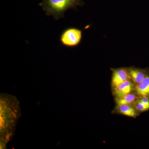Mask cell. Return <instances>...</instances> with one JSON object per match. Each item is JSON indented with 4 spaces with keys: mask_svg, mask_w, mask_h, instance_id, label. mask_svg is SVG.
Listing matches in <instances>:
<instances>
[{
    "mask_svg": "<svg viewBox=\"0 0 149 149\" xmlns=\"http://www.w3.org/2000/svg\"><path fill=\"white\" fill-rule=\"evenodd\" d=\"M135 84L130 79L125 81L113 89L116 99L120 98L135 90Z\"/></svg>",
    "mask_w": 149,
    "mask_h": 149,
    "instance_id": "5",
    "label": "cell"
},
{
    "mask_svg": "<svg viewBox=\"0 0 149 149\" xmlns=\"http://www.w3.org/2000/svg\"><path fill=\"white\" fill-rule=\"evenodd\" d=\"M127 69L130 80L133 81L135 85L141 83L148 73L146 70L135 67L129 68Z\"/></svg>",
    "mask_w": 149,
    "mask_h": 149,
    "instance_id": "6",
    "label": "cell"
},
{
    "mask_svg": "<svg viewBox=\"0 0 149 149\" xmlns=\"http://www.w3.org/2000/svg\"><path fill=\"white\" fill-rule=\"evenodd\" d=\"M85 5L83 0H43L39 4L47 16L53 17L56 20L65 17L64 14L69 9L77 10V6Z\"/></svg>",
    "mask_w": 149,
    "mask_h": 149,
    "instance_id": "2",
    "label": "cell"
},
{
    "mask_svg": "<svg viewBox=\"0 0 149 149\" xmlns=\"http://www.w3.org/2000/svg\"><path fill=\"white\" fill-rule=\"evenodd\" d=\"M133 106L138 111H145L149 109V107L142 102L139 99L134 103Z\"/></svg>",
    "mask_w": 149,
    "mask_h": 149,
    "instance_id": "10",
    "label": "cell"
},
{
    "mask_svg": "<svg viewBox=\"0 0 149 149\" xmlns=\"http://www.w3.org/2000/svg\"><path fill=\"white\" fill-rule=\"evenodd\" d=\"M136 94L140 97H149V73L141 83L135 85Z\"/></svg>",
    "mask_w": 149,
    "mask_h": 149,
    "instance_id": "7",
    "label": "cell"
},
{
    "mask_svg": "<svg viewBox=\"0 0 149 149\" xmlns=\"http://www.w3.org/2000/svg\"><path fill=\"white\" fill-rule=\"evenodd\" d=\"M83 39V30L75 27L65 28L60 35L59 41L62 45L69 48L79 45Z\"/></svg>",
    "mask_w": 149,
    "mask_h": 149,
    "instance_id": "3",
    "label": "cell"
},
{
    "mask_svg": "<svg viewBox=\"0 0 149 149\" xmlns=\"http://www.w3.org/2000/svg\"><path fill=\"white\" fill-rule=\"evenodd\" d=\"M20 115L19 102L10 95H1V144L5 148L14 134L15 127Z\"/></svg>",
    "mask_w": 149,
    "mask_h": 149,
    "instance_id": "1",
    "label": "cell"
},
{
    "mask_svg": "<svg viewBox=\"0 0 149 149\" xmlns=\"http://www.w3.org/2000/svg\"><path fill=\"white\" fill-rule=\"evenodd\" d=\"M137 94L133 93H130L120 98L116 99V103L117 105L132 104L139 99Z\"/></svg>",
    "mask_w": 149,
    "mask_h": 149,
    "instance_id": "9",
    "label": "cell"
},
{
    "mask_svg": "<svg viewBox=\"0 0 149 149\" xmlns=\"http://www.w3.org/2000/svg\"><path fill=\"white\" fill-rule=\"evenodd\" d=\"M139 99L142 102L149 107V97H141Z\"/></svg>",
    "mask_w": 149,
    "mask_h": 149,
    "instance_id": "11",
    "label": "cell"
},
{
    "mask_svg": "<svg viewBox=\"0 0 149 149\" xmlns=\"http://www.w3.org/2000/svg\"><path fill=\"white\" fill-rule=\"evenodd\" d=\"M112 70L111 85L113 89L130 79L127 68H122L112 69Z\"/></svg>",
    "mask_w": 149,
    "mask_h": 149,
    "instance_id": "4",
    "label": "cell"
},
{
    "mask_svg": "<svg viewBox=\"0 0 149 149\" xmlns=\"http://www.w3.org/2000/svg\"><path fill=\"white\" fill-rule=\"evenodd\" d=\"M116 110L120 114L128 117L135 118L138 114V111L132 104L117 105Z\"/></svg>",
    "mask_w": 149,
    "mask_h": 149,
    "instance_id": "8",
    "label": "cell"
}]
</instances>
